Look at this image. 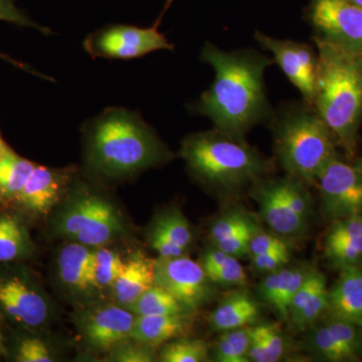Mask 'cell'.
<instances>
[{
	"instance_id": "obj_1",
	"label": "cell",
	"mask_w": 362,
	"mask_h": 362,
	"mask_svg": "<svg viewBox=\"0 0 362 362\" xmlns=\"http://www.w3.org/2000/svg\"><path fill=\"white\" fill-rule=\"evenodd\" d=\"M201 61L213 68L214 78L189 107L192 114L207 117L214 128L238 139L270 122L275 108L267 95L265 73L275 65L272 57L250 47L223 51L206 42Z\"/></svg>"
},
{
	"instance_id": "obj_2",
	"label": "cell",
	"mask_w": 362,
	"mask_h": 362,
	"mask_svg": "<svg viewBox=\"0 0 362 362\" xmlns=\"http://www.w3.org/2000/svg\"><path fill=\"white\" fill-rule=\"evenodd\" d=\"M86 162L95 175L117 180L160 165L173 152L148 124L124 108H108L86 125Z\"/></svg>"
},
{
	"instance_id": "obj_3",
	"label": "cell",
	"mask_w": 362,
	"mask_h": 362,
	"mask_svg": "<svg viewBox=\"0 0 362 362\" xmlns=\"http://www.w3.org/2000/svg\"><path fill=\"white\" fill-rule=\"evenodd\" d=\"M318 52L314 109L349 158L356 154L362 124V54L312 40Z\"/></svg>"
},
{
	"instance_id": "obj_4",
	"label": "cell",
	"mask_w": 362,
	"mask_h": 362,
	"mask_svg": "<svg viewBox=\"0 0 362 362\" xmlns=\"http://www.w3.org/2000/svg\"><path fill=\"white\" fill-rule=\"evenodd\" d=\"M180 154L194 178L226 194L252 187L273 170L258 149L216 128L188 135Z\"/></svg>"
},
{
	"instance_id": "obj_5",
	"label": "cell",
	"mask_w": 362,
	"mask_h": 362,
	"mask_svg": "<svg viewBox=\"0 0 362 362\" xmlns=\"http://www.w3.org/2000/svg\"><path fill=\"white\" fill-rule=\"evenodd\" d=\"M273 134L276 158L286 175L315 183L325 166L337 158V142L311 105L285 102L267 124Z\"/></svg>"
},
{
	"instance_id": "obj_6",
	"label": "cell",
	"mask_w": 362,
	"mask_h": 362,
	"mask_svg": "<svg viewBox=\"0 0 362 362\" xmlns=\"http://www.w3.org/2000/svg\"><path fill=\"white\" fill-rule=\"evenodd\" d=\"M54 230L71 242L97 247L118 239L125 225L109 199L97 192L81 189L59 211Z\"/></svg>"
},
{
	"instance_id": "obj_7",
	"label": "cell",
	"mask_w": 362,
	"mask_h": 362,
	"mask_svg": "<svg viewBox=\"0 0 362 362\" xmlns=\"http://www.w3.org/2000/svg\"><path fill=\"white\" fill-rule=\"evenodd\" d=\"M173 0H168L156 25L150 28L113 25L100 28L90 33L84 40L86 52L94 58L132 59L156 51L173 52L171 44L163 33L159 32L162 16Z\"/></svg>"
},
{
	"instance_id": "obj_8",
	"label": "cell",
	"mask_w": 362,
	"mask_h": 362,
	"mask_svg": "<svg viewBox=\"0 0 362 362\" xmlns=\"http://www.w3.org/2000/svg\"><path fill=\"white\" fill-rule=\"evenodd\" d=\"M312 40L362 54V7L352 0H309L303 11Z\"/></svg>"
},
{
	"instance_id": "obj_9",
	"label": "cell",
	"mask_w": 362,
	"mask_h": 362,
	"mask_svg": "<svg viewBox=\"0 0 362 362\" xmlns=\"http://www.w3.org/2000/svg\"><path fill=\"white\" fill-rule=\"evenodd\" d=\"M323 213L331 221L362 216V156L330 161L316 180Z\"/></svg>"
},
{
	"instance_id": "obj_10",
	"label": "cell",
	"mask_w": 362,
	"mask_h": 362,
	"mask_svg": "<svg viewBox=\"0 0 362 362\" xmlns=\"http://www.w3.org/2000/svg\"><path fill=\"white\" fill-rule=\"evenodd\" d=\"M254 39L259 47L270 52L274 64L301 94L305 103L313 105L318 78V52L316 47L303 42L277 39L256 30Z\"/></svg>"
},
{
	"instance_id": "obj_11",
	"label": "cell",
	"mask_w": 362,
	"mask_h": 362,
	"mask_svg": "<svg viewBox=\"0 0 362 362\" xmlns=\"http://www.w3.org/2000/svg\"><path fill=\"white\" fill-rule=\"evenodd\" d=\"M154 284L170 293L188 312L204 306L214 295V284L201 263L185 255L156 259Z\"/></svg>"
},
{
	"instance_id": "obj_12",
	"label": "cell",
	"mask_w": 362,
	"mask_h": 362,
	"mask_svg": "<svg viewBox=\"0 0 362 362\" xmlns=\"http://www.w3.org/2000/svg\"><path fill=\"white\" fill-rule=\"evenodd\" d=\"M136 315L118 304H105L89 309L80 318L81 334L85 341L99 351H111L117 345L131 339Z\"/></svg>"
},
{
	"instance_id": "obj_13",
	"label": "cell",
	"mask_w": 362,
	"mask_h": 362,
	"mask_svg": "<svg viewBox=\"0 0 362 362\" xmlns=\"http://www.w3.org/2000/svg\"><path fill=\"white\" fill-rule=\"evenodd\" d=\"M0 308L16 322L26 327H40L47 320V298L32 281L18 274L0 277Z\"/></svg>"
},
{
	"instance_id": "obj_14",
	"label": "cell",
	"mask_w": 362,
	"mask_h": 362,
	"mask_svg": "<svg viewBox=\"0 0 362 362\" xmlns=\"http://www.w3.org/2000/svg\"><path fill=\"white\" fill-rule=\"evenodd\" d=\"M252 199L259 207L262 218L276 235L298 237L308 228V221L295 213L279 189L276 178H263L252 187Z\"/></svg>"
},
{
	"instance_id": "obj_15",
	"label": "cell",
	"mask_w": 362,
	"mask_h": 362,
	"mask_svg": "<svg viewBox=\"0 0 362 362\" xmlns=\"http://www.w3.org/2000/svg\"><path fill=\"white\" fill-rule=\"evenodd\" d=\"M71 171L35 165L18 202L30 213L45 214L59 202L71 180Z\"/></svg>"
},
{
	"instance_id": "obj_16",
	"label": "cell",
	"mask_w": 362,
	"mask_h": 362,
	"mask_svg": "<svg viewBox=\"0 0 362 362\" xmlns=\"http://www.w3.org/2000/svg\"><path fill=\"white\" fill-rule=\"evenodd\" d=\"M313 270L314 267L305 263L283 267L266 275L257 288V294L282 320H288L293 297Z\"/></svg>"
},
{
	"instance_id": "obj_17",
	"label": "cell",
	"mask_w": 362,
	"mask_h": 362,
	"mask_svg": "<svg viewBox=\"0 0 362 362\" xmlns=\"http://www.w3.org/2000/svg\"><path fill=\"white\" fill-rule=\"evenodd\" d=\"M329 289L325 276L314 268L303 285L293 297L288 320L296 330H305L318 322L328 310Z\"/></svg>"
},
{
	"instance_id": "obj_18",
	"label": "cell",
	"mask_w": 362,
	"mask_h": 362,
	"mask_svg": "<svg viewBox=\"0 0 362 362\" xmlns=\"http://www.w3.org/2000/svg\"><path fill=\"white\" fill-rule=\"evenodd\" d=\"M327 313L362 325V264L340 270L339 278L329 289Z\"/></svg>"
},
{
	"instance_id": "obj_19",
	"label": "cell",
	"mask_w": 362,
	"mask_h": 362,
	"mask_svg": "<svg viewBox=\"0 0 362 362\" xmlns=\"http://www.w3.org/2000/svg\"><path fill=\"white\" fill-rule=\"evenodd\" d=\"M156 263L154 259L140 254L124 262L122 271L111 288L116 304L128 308L156 285Z\"/></svg>"
},
{
	"instance_id": "obj_20",
	"label": "cell",
	"mask_w": 362,
	"mask_h": 362,
	"mask_svg": "<svg viewBox=\"0 0 362 362\" xmlns=\"http://www.w3.org/2000/svg\"><path fill=\"white\" fill-rule=\"evenodd\" d=\"M93 251L94 247L71 242L59 252V277L71 291L89 292L95 289L93 281Z\"/></svg>"
},
{
	"instance_id": "obj_21",
	"label": "cell",
	"mask_w": 362,
	"mask_h": 362,
	"mask_svg": "<svg viewBox=\"0 0 362 362\" xmlns=\"http://www.w3.org/2000/svg\"><path fill=\"white\" fill-rule=\"evenodd\" d=\"M259 305L244 291H235L226 297L209 316V326L216 332L247 327L256 322Z\"/></svg>"
},
{
	"instance_id": "obj_22",
	"label": "cell",
	"mask_w": 362,
	"mask_h": 362,
	"mask_svg": "<svg viewBox=\"0 0 362 362\" xmlns=\"http://www.w3.org/2000/svg\"><path fill=\"white\" fill-rule=\"evenodd\" d=\"M188 327L187 315L136 316L131 339L156 347L180 337Z\"/></svg>"
},
{
	"instance_id": "obj_23",
	"label": "cell",
	"mask_w": 362,
	"mask_h": 362,
	"mask_svg": "<svg viewBox=\"0 0 362 362\" xmlns=\"http://www.w3.org/2000/svg\"><path fill=\"white\" fill-rule=\"evenodd\" d=\"M37 164L8 148L0 158V199L16 201Z\"/></svg>"
},
{
	"instance_id": "obj_24",
	"label": "cell",
	"mask_w": 362,
	"mask_h": 362,
	"mask_svg": "<svg viewBox=\"0 0 362 362\" xmlns=\"http://www.w3.org/2000/svg\"><path fill=\"white\" fill-rule=\"evenodd\" d=\"M33 242L28 228L11 214H0V262L25 258L32 252Z\"/></svg>"
},
{
	"instance_id": "obj_25",
	"label": "cell",
	"mask_w": 362,
	"mask_h": 362,
	"mask_svg": "<svg viewBox=\"0 0 362 362\" xmlns=\"http://www.w3.org/2000/svg\"><path fill=\"white\" fill-rule=\"evenodd\" d=\"M287 347L280 328L273 323H262L251 327L249 361L277 362L284 358Z\"/></svg>"
},
{
	"instance_id": "obj_26",
	"label": "cell",
	"mask_w": 362,
	"mask_h": 362,
	"mask_svg": "<svg viewBox=\"0 0 362 362\" xmlns=\"http://www.w3.org/2000/svg\"><path fill=\"white\" fill-rule=\"evenodd\" d=\"M127 309L136 316L187 315L188 311L170 293L154 285Z\"/></svg>"
},
{
	"instance_id": "obj_27",
	"label": "cell",
	"mask_w": 362,
	"mask_h": 362,
	"mask_svg": "<svg viewBox=\"0 0 362 362\" xmlns=\"http://www.w3.org/2000/svg\"><path fill=\"white\" fill-rule=\"evenodd\" d=\"M151 228L162 233L173 246L183 252L187 251L194 240L192 226L176 207H171L159 214Z\"/></svg>"
},
{
	"instance_id": "obj_28",
	"label": "cell",
	"mask_w": 362,
	"mask_h": 362,
	"mask_svg": "<svg viewBox=\"0 0 362 362\" xmlns=\"http://www.w3.org/2000/svg\"><path fill=\"white\" fill-rule=\"evenodd\" d=\"M251 344V327L223 331L213 350L218 362H247Z\"/></svg>"
},
{
	"instance_id": "obj_29",
	"label": "cell",
	"mask_w": 362,
	"mask_h": 362,
	"mask_svg": "<svg viewBox=\"0 0 362 362\" xmlns=\"http://www.w3.org/2000/svg\"><path fill=\"white\" fill-rule=\"evenodd\" d=\"M124 262L113 250L94 247L93 251V281L95 289L112 288L122 271Z\"/></svg>"
},
{
	"instance_id": "obj_30",
	"label": "cell",
	"mask_w": 362,
	"mask_h": 362,
	"mask_svg": "<svg viewBox=\"0 0 362 362\" xmlns=\"http://www.w3.org/2000/svg\"><path fill=\"white\" fill-rule=\"evenodd\" d=\"M308 344L319 358L325 361L342 362L350 361L349 354L342 349L337 338L325 322L312 326L308 335Z\"/></svg>"
},
{
	"instance_id": "obj_31",
	"label": "cell",
	"mask_w": 362,
	"mask_h": 362,
	"mask_svg": "<svg viewBox=\"0 0 362 362\" xmlns=\"http://www.w3.org/2000/svg\"><path fill=\"white\" fill-rule=\"evenodd\" d=\"M256 228H259L258 225L247 214L240 211H228L214 221L209 230V239L213 246H216L240 233Z\"/></svg>"
},
{
	"instance_id": "obj_32",
	"label": "cell",
	"mask_w": 362,
	"mask_h": 362,
	"mask_svg": "<svg viewBox=\"0 0 362 362\" xmlns=\"http://www.w3.org/2000/svg\"><path fill=\"white\" fill-rule=\"evenodd\" d=\"M209 351L201 339L181 338L164 345L159 358L163 362H204L209 361Z\"/></svg>"
},
{
	"instance_id": "obj_33",
	"label": "cell",
	"mask_w": 362,
	"mask_h": 362,
	"mask_svg": "<svg viewBox=\"0 0 362 362\" xmlns=\"http://www.w3.org/2000/svg\"><path fill=\"white\" fill-rule=\"evenodd\" d=\"M325 323L337 338L340 346L349 354L350 361L361 358L362 332L359 326L330 316Z\"/></svg>"
},
{
	"instance_id": "obj_34",
	"label": "cell",
	"mask_w": 362,
	"mask_h": 362,
	"mask_svg": "<svg viewBox=\"0 0 362 362\" xmlns=\"http://www.w3.org/2000/svg\"><path fill=\"white\" fill-rule=\"evenodd\" d=\"M325 256L338 270L362 264L361 239L326 243Z\"/></svg>"
},
{
	"instance_id": "obj_35",
	"label": "cell",
	"mask_w": 362,
	"mask_h": 362,
	"mask_svg": "<svg viewBox=\"0 0 362 362\" xmlns=\"http://www.w3.org/2000/svg\"><path fill=\"white\" fill-rule=\"evenodd\" d=\"M209 280L214 285L226 287H243L247 284V277L244 267L240 265L239 259L230 257L221 265L204 268Z\"/></svg>"
},
{
	"instance_id": "obj_36",
	"label": "cell",
	"mask_w": 362,
	"mask_h": 362,
	"mask_svg": "<svg viewBox=\"0 0 362 362\" xmlns=\"http://www.w3.org/2000/svg\"><path fill=\"white\" fill-rule=\"evenodd\" d=\"M108 358L116 362H152L156 361V354L149 345L125 341L114 347Z\"/></svg>"
},
{
	"instance_id": "obj_37",
	"label": "cell",
	"mask_w": 362,
	"mask_h": 362,
	"mask_svg": "<svg viewBox=\"0 0 362 362\" xmlns=\"http://www.w3.org/2000/svg\"><path fill=\"white\" fill-rule=\"evenodd\" d=\"M333 221L334 223L326 235L325 244L361 239L362 216H349Z\"/></svg>"
},
{
	"instance_id": "obj_38",
	"label": "cell",
	"mask_w": 362,
	"mask_h": 362,
	"mask_svg": "<svg viewBox=\"0 0 362 362\" xmlns=\"http://www.w3.org/2000/svg\"><path fill=\"white\" fill-rule=\"evenodd\" d=\"M251 258L254 270L259 274L268 275L287 266L291 259V252L290 249L275 250L252 256Z\"/></svg>"
},
{
	"instance_id": "obj_39",
	"label": "cell",
	"mask_w": 362,
	"mask_h": 362,
	"mask_svg": "<svg viewBox=\"0 0 362 362\" xmlns=\"http://www.w3.org/2000/svg\"><path fill=\"white\" fill-rule=\"evenodd\" d=\"M0 21L23 26V28H35L45 35H49L51 33L49 28L37 25L33 21L30 16H26L21 9L16 6L14 0H0Z\"/></svg>"
},
{
	"instance_id": "obj_40",
	"label": "cell",
	"mask_w": 362,
	"mask_h": 362,
	"mask_svg": "<svg viewBox=\"0 0 362 362\" xmlns=\"http://www.w3.org/2000/svg\"><path fill=\"white\" fill-rule=\"evenodd\" d=\"M18 362H51L54 361L47 345L37 338H28L21 341L16 354Z\"/></svg>"
},
{
	"instance_id": "obj_41",
	"label": "cell",
	"mask_w": 362,
	"mask_h": 362,
	"mask_svg": "<svg viewBox=\"0 0 362 362\" xmlns=\"http://www.w3.org/2000/svg\"><path fill=\"white\" fill-rule=\"evenodd\" d=\"M290 249L287 240L276 233L258 230L252 235L249 245V256H257L275 250Z\"/></svg>"
},
{
	"instance_id": "obj_42",
	"label": "cell",
	"mask_w": 362,
	"mask_h": 362,
	"mask_svg": "<svg viewBox=\"0 0 362 362\" xmlns=\"http://www.w3.org/2000/svg\"><path fill=\"white\" fill-rule=\"evenodd\" d=\"M0 59L6 62V63L11 64V65L16 66V68L28 71V73L32 74V75L39 76L40 78H47L45 76L40 75V74L37 73V71L33 70L32 66L25 65V64L21 63V62L18 61V59L11 58V57L7 56L6 54H4V52H0ZM47 80H49V77H47Z\"/></svg>"
},
{
	"instance_id": "obj_43",
	"label": "cell",
	"mask_w": 362,
	"mask_h": 362,
	"mask_svg": "<svg viewBox=\"0 0 362 362\" xmlns=\"http://www.w3.org/2000/svg\"><path fill=\"white\" fill-rule=\"evenodd\" d=\"M9 147L7 146L6 143L4 141L1 135H0V151H6V150Z\"/></svg>"
},
{
	"instance_id": "obj_44",
	"label": "cell",
	"mask_w": 362,
	"mask_h": 362,
	"mask_svg": "<svg viewBox=\"0 0 362 362\" xmlns=\"http://www.w3.org/2000/svg\"><path fill=\"white\" fill-rule=\"evenodd\" d=\"M352 1L356 2L357 6L362 7V0H352Z\"/></svg>"
},
{
	"instance_id": "obj_45",
	"label": "cell",
	"mask_w": 362,
	"mask_h": 362,
	"mask_svg": "<svg viewBox=\"0 0 362 362\" xmlns=\"http://www.w3.org/2000/svg\"><path fill=\"white\" fill-rule=\"evenodd\" d=\"M7 150V149H6ZM4 151H0V158H1L2 154H4Z\"/></svg>"
},
{
	"instance_id": "obj_46",
	"label": "cell",
	"mask_w": 362,
	"mask_h": 362,
	"mask_svg": "<svg viewBox=\"0 0 362 362\" xmlns=\"http://www.w3.org/2000/svg\"><path fill=\"white\" fill-rule=\"evenodd\" d=\"M359 328H361V332H362V325L359 326Z\"/></svg>"
}]
</instances>
